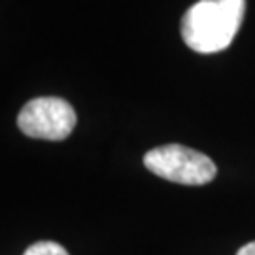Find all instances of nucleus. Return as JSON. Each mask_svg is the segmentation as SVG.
Segmentation results:
<instances>
[{
    "instance_id": "f257e3e1",
    "label": "nucleus",
    "mask_w": 255,
    "mask_h": 255,
    "mask_svg": "<svg viewBox=\"0 0 255 255\" xmlns=\"http://www.w3.org/2000/svg\"><path fill=\"white\" fill-rule=\"evenodd\" d=\"M246 13V0H199L182 19V38L197 53H219L231 46Z\"/></svg>"
},
{
    "instance_id": "f03ea898",
    "label": "nucleus",
    "mask_w": 255,
    "mask_h": 255,
    "mask_svg": "<svg viewBox=\"0 0 255 255\" xmlns=\"http://www.w3.org/2000/svg\"><path fill=\"white\" fill-rule=\"evenodd\" d=\"M144 164L155 176L182 185H204L218 174V168L208 155L180 144L149 149L144 155Z\"/></svg>"
},
{
    "instance_id": "7ed1b4c3",
    "label": "nucleus",
    "mask_w": 255,
    "mask_h": 255,
    "mask_svg": "<svg viewBox=\"0 0 255 255\" xmlns=\"http://www.w3.org/2000/svg\"><path fill=\"white\" fill-rule=\"evenodd\" d=\"M23 134L38 140H64L76 127V112L59 97H38L28 101L17 116Z\"/></svg>"
},
{
    "instance_id": "20e7f679",
    "label": "nucleus",
    "mask_w": 255,
    "mask_h": 255,
    "mask_svg": "<svg viewBox=\"0 0 255 255\" xmlns=\"http://www.w3.org/2000/svg\"><path fill=\"white\" fill-rule=\"evenodd\" d=\"M23 255H68V252L64 250L59 242L53 240H40L34 242L23 252Z\"/></svg>"
},
{
    "instance_id": "39448f33",
    "label": "nucleus",
    "mask_w": 255,
    "mask_h": 255,
    "mask_svg": "<svg viewBox=\"0 0 255 255\" xmlns=\"http://www.w3.org/2000/svg\"><path fill=\"white\" fill-rule=\"evenodd\" d=\"M237 255H255V240L254 242H248L244 246L238 250Z\"/></svg>"
}]
</instances>
